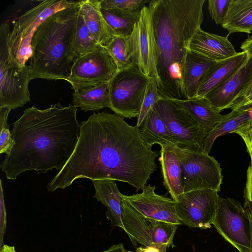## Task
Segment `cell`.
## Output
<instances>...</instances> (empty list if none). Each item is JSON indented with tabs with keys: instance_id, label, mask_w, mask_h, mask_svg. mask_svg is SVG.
Masks as SVG:
<instances>
[{
	"instance_id": "1",
	"label": "cell",
	"mask_w": 252,
	"mask_h": 252,
	"mask_svg": "<svg viewBox=\"0 0 252 252\" xmlns=\"http://www.w3.org/2000/svg\"><path fill=\"white\" fill-rule=\"evenodd\" d=\"M75 150L47 186L48 191L64 189L79 178L112 179L142 189L158 167L157 151L149 149L139 127L107 110L95 113L80 124Z\"/></svg>"
},
{
	"instance_id": "2",
	"label": "cell",
	"mask_w": 252,
	"mask_h": 252,
	"mask_svg": "<svg viewBox=\"0 0 252 252\" xmlns=\"http://www.w3.org/2000/svg\"><path fill=\"white\" fill-rule=\"evenodd\" d=\"M77 107L60 103L45 109L34 106L26 109L13 124L14 142L0 168L7 179L15 180L22 173L34 170L46 173L63 167L77 145L80 124Z\"/></svg>"
},
{
	"instance_id": "3",
	"label": "cell",
	"mask_w": 252,
	"mask_h": 252,
	"mask_svg": "<svg viewBox=\"0 0 252 252\" xmlns=\"http://www.w3.org/2000/svg\"><path fill=\"white\" fill-rule=\"evenodd\" d=\"M205 0H152L158 87L162 98H186L183 70L189 43L204 19Z\"/></svg>"
},
{
	"instance_id": "4",
	"label": "cell",
	"mask_w": 252,
	"mask_h": 252,
	"mask_svg": "<svg viewBox=\"0 0 252 252\" xmlns=\"http://www.w3.org/2000/svg\"><path fill=\"white\" fill-rule=\"evenodd\" d=\"M80 2L49 17L36 31L28 65L32 80H66L69 76L78 58L75 34Z\"/></svg>"
},
{
	"instance_id": "5",
	"label": "cell",
	"mask_w": 252,
	"mask_h": 252,
	"mask_svg": "<svg viewBox=\"0 0 252 252\" xmlns=\"http://www.w3.org/2000/svg\"><path fill=\"white\" fill-rule=\"evenodd\" d=\"M11 30L5 22L0 28V107L15 109L30 101L32 80L28 65H22L12 53Z\"/></svg>"
},
{
	"instance_id": "6",
	"label": "cell",
	"mask_w": 252,
	"mask_h": 252,
	"mask_svg": "<svg viewBox=\"0 0 252 252\" xmlns=\"http://www.w3.org/2000/svg\"><path fill=\"white\" fill-rule=\"evenodd\" d=\"M151 79L134 64L118 71L109 83L110 108L124 118L137 117Z\"/></svg>"
},
{
	"instance_id": "7",
	"label": "cell",
	"mask_w": 252,
	"mask_h": 252,
	"mask_svg": "<svg viewBox=\"0 0 252 252\" xmlns=\"http://www.w3.org/2000/svg\"><path fill=\"white\" fill-rule=\"evenodd\" d=\"M78 1L45 0L17 18L11 31L9 42L11 51L23 65L30 59L32 51L31 42L39 26L58 11L71 7Z\"/></svg>"
},
{
	"instance_id": "8",
	"label": "cell",
	"mask_w": 252,
	"mask_h": 252,
	"mask_svg": "<svg viewBox=\"0 0 252 252\" xmlns=\"http://www.w3.org/2000/svg\"><path fill=\"white\" fill-rule=\"evenodd\" d=\"M123 199V198H122ZM124 231L133 245L153 247L160 252L174 247L177 225L146 217L134 210L123 199L122 202Z\"/></svg>"
},
{
	"instance_id": "9",
	"label": "cell",
	"mask_w": 252,
	"mask_h": 252,
	"mask_svg": "<svg viewBox=\"0 0 252 252\" xmlns=\"http://www.w3.org/2000/svg\"><path fill=\"white\" fill-rule=\"evenodd\" d=\"M154 107L164 121L176 146L202 152L206 134L187 110L173 100L162 97Z\"/></svg>"
},
{
	"instance_id": "10",
	"label": "cell",
	"mask_w": 252,
	"mask_h": 252,
	"mask_svg": "<svg viewBox=\"0 0 252 252\" xmlns=\"http://www.w3.org/2000/svg\"><path fill=\"white\" fill-rule=\"evenodd\" d=\"M175 148L180 160L184 192L202 189L220 191L221 169L214 157L176 145Z\"/></svg>"
},
{
	"instance_id": "11",
	"label": "cell",
	"mask_w": 252,
	"mask_h": 252,
	"mask_svg": "<svg viewBox=\"0 0 252 252\" xmlns=\"http://www.w3.org/2000/svg\"><path fill=\"white\" fill-rule=\"evenodd\" d=\"M117 71L106 48L99 45L93 51L75 60L66 81L75 91L109 82Z\"/></svg>"
},
{
	"instance_id": "12",
	"label": "cell",
	"mask_w": 252,
	"mask_h": 252,
	"mask_svg": "<svg viewBox=\"0 0 252 252\" xmlns=\"http://www.w3.org/2000/svg\"><path fill=\"white\" fill-rule=\"evenodd\" d=\"M128 56L147 76L155 78L158 84L157 52L151 12L148 6L141 9L139 20L132 33L126 37Z\"/></svg>"
},
{
	"instance_id": "13",
	"label": "cell",
	"mask_w": 252,
	"mask_h": 252,
	"mask_svg": "<svg viewBox=\"0 0 252 252\" xmlns=\"http://www.w3.org/2000/svg\"><path fill=\"white\" fill-rule=\"evenodd\" d=\"M218 191L202 189L184 192L175 201L180 221L190 228L208 229L212 226L219 207Z\"/></svg>"
},
{
	"instance_id": "14",
	"label": "cell",
	"mask_w": 252,
	"mask_h": 252,
	"mask_svg": "<svg viewBox=\"0 0 252 252\" xmlns=\"http://www.w3.org/2000/svg\"><path fill=\"white\" fill-rule=\"evenodd\" d=\"M212 224L224 239L239 252L250 249V223L244 207L230 197L220 198Z\"/></svg>"
},
{
	"instance_id": "15",
	"label": "cell",
	"mask_w": 252,
	"mask_h": 252,
	"mask_svg": "<svg viewBox=\"0 0 252 252\" xmlns=\"http://www.w3.org/2000/svg\"><path fill=\"white\" fill-rule=\"evenodd\" d=\"M155 185H145L140 193L121 197L134 210L146 217L175 225L182 224L175 210V201L172 198L155 193Z\"/></svg>"
},
{
	"instance_id": "16",
	"label": "cell",
	"mask_w": 252,
	"mask_h": 252,
	"mask_svg": "<svg viewBox=\"0 0 252 252\" xmlns=\"http://www.w3.org/2000/svg\"><path fill=\"white\" fill-rule=\"evenodd\" d=\"M252 82V57L228 79L203 97L220 112L229 108L233 102Z\"/></svg>"
},
{
	"instance_id": "17",
	"label": "cell",
	"mask_w": 252,
	"mask_h": 252,
	"mask_svg": "<svg viewBox=\"0 0 252 252\" xmlns=\"http://www.w3.org/2000/svg\"><path fill=\"white\" fill-rule=\"evenodd\" d=\"M229 35L222 36L200 28L191 39L189 50L216 62L226 60L237 53L228 40Z\"/></svg>"
},
{
	"instance_id": "18",
	"label": "cell",
	"mask_w": 252,
	"mask_h": 252,
	"mask_svg": "<svg viewBox=\"0 0 252 252\" xmlns=\"http://www.w3.org/2000/svg\"><path fill=\"white\" fill-rule=\"evenodd\" d=\"M158 160L161 166L163 184L174 201L184 193L179 158L175 145L161 144Z\"/></svg>"
},
{
	"instance_id": "19",
	"label": "cell",
	"mask_w": 252,
	"mask_h": 252,
	"mask_svg": "<svg viewBox=\"0 0 252 252\" xmlns=\"http://www.w3.org/2000/svg\"><path fill=\"white\" fill-rule=\"evenodd\" d=\"M252 125V107L233 109L222 115L219 122L206 135L202 153L209 155L215 140L224 134L236 132Z\"/></svg>"
},
{
	"instance_id": "20",
	"label": "cell",
	"mask_w": 252,
	"mask_h": 252,
	"mask_svg": "<svg viewBox=\"0 0 252 252\" xmlns=\"http://www.w3.org/2000/svg\"><path fill=\"white\" fill-rule=\"evenodd\" d=\"M91 181L95 189L93 197L106 207V216L110 220L111 226L120 227L124 230L122 210L123 199L115 180L99 179Z\"/></svg>"
},
{
	"instance_id": "21",
	"label": "cell",
	"mask_w": 252,
	"mask_h": 252,
	"mask_svg": "<svg viewBox=\"0 0 252 252\" xmlns=\"http://www.w3.org/2000/svg\"><path fill=\"white\" fill-rule=\"evenodd\" d=\"M101 1L81 0L79 11L93 38L97 44L106 47L115 35L102 14Z\"/></svg>"
},
{
	"instance_id": "22",
	"label": "cell",
	"mask_w": 252,
	"mask_h": 252,
	"mask_svg": "<svg viewBox=\"0 0 252 252\" xmlns=\"http://www.w3.org/2000/svg\"><path fill=\"white\" fill-rule=\"evenodd\" d=\"M248 58L247 53L242 51L237 52L228 59L218 62L202 79L195 96L204 97L238 70Z\"/></svg>"
},
{
	"instance_id": "23",
	"label": "cell",
	"mask_w": 252,
	"mask_h": 252,
	"mask_svg": "<svg viewBox=\"0 0 252 252\" xmlns=\"http://www.w3.org/2000/svg\"><path fill=\"white\" fill-rule=\"evenodd\" d=\"M218 62L190 50L188 51L183 70V83L187 99L196 96L202 79Z\"/></svg>"
},
{
	"instance_id": "24",
	"label": "cell",
	"mask_w": 252,
	"mask_h": 252,
	"mask_svg": "<svg viewBox=\"0 0 252 252\" xmlns=\"http://www.w3.org/2000/svg\"><path fill=\"white\" fill-rule=\"evenodd\" d=\"M171 99L187 110L200 125L206 135L222 116L220 112L203 97Z\"/></svg>"
},
{
	"instance_id": "25",
	"label": "cell",
	"mask_w": 252,
	"mask_h": 252,
	"mask_svg": "<svg viewBox=\"0 0 252 252\" xmlns=\"http://www.w3.org/2000/svg\"><path fill=\"white\" fill-rule=\"evenodd\" d=\"M139 132L144 144L150 149L155 144L176 145L164 121L154 106L139 127Z\"/></svg>"
},
{
	"instance_id": "26",
	"label": "cell",
	"mask_w": 252,
	"mask_h": 252,
	"mask_svg": "<svg viewBox=\"0 0 252 252\" xmlns=\"http://www.w3.org/2000/svg\"><path fill=\"white\" fill-rule=\"evenodd\" d=\"M222 27L234 32L251 33L252 31V0H231Z\"/></svg>"
},
{
	"instance_id": "27",
	"label": "cell",
	"mask_w": 252,
	"mask_h": 252,
	"mask_svg": "<svg viewBox=\"0 0 252 252\" xmlns=\"http://www.w3.org/2000/svg\"><path fill=\"white\" fill-rule=\"evenodd\" d=\"M109 83L74 91L73 105L84 112L110 108Z\"/></svg>"
},
{
	"instance_id": "28",
	"label": "cell",
	"mask_w": 252,
	"mask_h": 252,
	"mask_svg": "<svg viewBox=\"0 0 252 252\" xmlns=\"http://www.w3.org/2000/svg\"><path fill=\"white\" fill-rule=\"evenodd\" d=\"M141 9L135 11L101 9L102 14L115 36L130 35L139 19Z\"/></svg>"
},
{
	"instance_id": "29",
	"label": "cell",
	"mask_w": 252,
	"mask_h": 252,
	"mask_svg": "<svg viewBox=\"0 0 252 252\" xmlns=\"http://www.w3.org/2000/svg\"><path fill=\"white\" fill-rule=\"evenodd\" d=\"M99 45L91 35L84 18L79 11L75 34V48L77 57L93 51Z\"/></svg>"
},
{
	"instance_id": "30",
	"label": "cell",
	"mask_w": 252,
	"mask_h": 252,
	"mask_svg": "<svg viewBox=\"0 0 252 252\" xmlns=\"http://www.w3.org/2000/svg\"><path fill=\"white\" fill-rule=\"evenodd\" d=\"M105 47L114 61L118 71L126 69L133 64L128 56L126 37L115 36Z\"/></svg>"
},
{
	"instance_id": "31",
	"label": "cell",
	"mask_w": 252,
	"mask_h": 252,
	"mask_svg": "<svg viewBox=\"0 0 252 252\" xmlns=\"http://www.w3.org/2000/svg\"><path fill=\"white\" fill-rule=\"evenodd\" d=\"M158 91L157 80L152 77L145 92L136 126L139 127L156 102L161 98Z\"/></svg>"
},
{
	"instance_id": "32",
	"label": "cell",
	"mask_w": 252,
	"mask_h": 252,
	"mask_svg": "<svg viewBox=\"0 0 252 252\" xmlns=\"http://www.w3.org/2000/svg\"><path fill=\"white\" fill-rule=\"evenodd\" d=\"M11 109L7 107H0V153L10 154L14 145L9 126L7 123L8 114Z\"/></svg>"
},
{
	"instance_id": "33",
	"label": "cell",
	"mask_w": 252,
	"mask_h": 252,
	"mask_svg": "<svg viewBox=\"0 0 252 252\" xmlns=\"http://www.w3.org/2000/svg\"><path fill=\"white\" fill-rule=\"evenodd\" d=\"M148 2V0H101L100 5L101 9L135 11Z\"/></svg>"
},
{
	"instance_id": "34",
	"label": "cell",
	"mask_w": 252,
	"mask_h": 252,
	"mask_svg": "<svg viewBox=\"0 0 252 252\" xmlns=\"http://www.w3.org/2000/svg\"><path fill=\"white\" fill-rule=\"evenodd\" d=\"M231 0H209L208 9L217 24L222 25L225 22Z\"/></svg>"
},
{
	"instance_id": "35",
	"label": "cell",
	"mask_w": 252,
	"mask_h": 252,
	"mask_svg": "<svg viewBox=\"0 0 252 252\" xmlns=\"http://www.w3.org/2000/svg\"><path fill=\"white\" fill-rule=\"evenodd\" d=\"M252 101V82L242 92L230 107L231 110L248 107Z\"/></svg>"
},
{
	"instance_id": "36",
	"label": "cell",
	"mask_w": 252,
	"mask_h": 252,
	"mask_svg": "<svg viewBox=\"0 0 252 252\" xmlns=\"http://www.w3.org/2000/svg\"><path fill=\"white\" fill-rule=\"evenodd\" d=\"M6 218L2 182L0 180V248L4 245L3 238L6 228Z\"/></svg>"
},
{
	"instance_id": "37",
	"label": "cell",
	"mask_w": 252,
	"mask_h": 252,
	"mask_svg": "<svg viewBox=\"0 0 252 252\" xmlns=\"http://www.w3.org/2000/svg\"><path fill=\"white\" fill-rule=\"evenodd\" d=\"M236 133L240 135L245 142L252 162V125L237 131Z\"/></svg>"
},
{
	"instance_id": "38",
	"label": "cell",
	"mask_w": 252,
	"mask_h": 252,
	"mask_svg": "<svg viewBox=\"0 0 252 252\" xmlns=\"http://www.w3.org/2000/svg\"><path fill=\"white\" fill-rule=\"evenodd\" d=\"M245 200L252 202V162L247 171V180L244 190Z\"/></svg>"
},
{
	"instance_id": "39",
	"label": "cell",
	"mask_w": 252,
	"mask_h": 252,
	"mask_svg": "<svg viewBox=\"0 0 252 252\" xmlns=\"http://www.w3.org/2000/svg\"><path fill=\"white\" fill-rule=\"evenodd\" d=\"M250 223V249L249 252H252V202L245 200L244 206Z\"/></svg>"
},
{
	"instance_id": "40",
	"label": "cell",
	"mask_w": 252,
	"mask_h": 252,
	"mask_svg": "<svg viewBox=\"0 0 252 252\" xmlns=\"http://www.w3.org/2000/svg\"><path fill=\"white\" fill-rule=\"evenodd\" d=\"M241 49L252 57V36H249L241 44Z\"/></svg>"
},
{
	"instance_id": "41",
	"label": "cell",
	"mask_w": 252,
	"mask_h": 252,
	"mask_svg": "<svg viewBox=\"0 0 252 252\" xmlns=\"http://www.w3.org/2000/svg\"><path fill=\"white\" fill-rule=\"evenodd\" d=\"M126 250L122 243L117 245H113L108 250L101 252H125Z\"/></svg>"
},
{
	"instance_id": "42",
	"label": "cell",
	"mask_w": 252,
	"mask_h": 252,
	"mask_svg": "<svg viewBox=\"0 0 252 252\" xmlns=\"http://www.w3.org/2000/svg\"><path fill=\"white\" fill-rule=\"evenodd\" d=\"M125 252H160L158 249L153 247L140 246L136 249L135 252L125 251Z\"/></svg>"
},
{
	"instance_id": "43",
	"label": "cell",
	"mask_w": 252,
	"mask_h": 252,
	"mask_svg": "<svg viewBox=\"0 0 252 252\" xmlns=\"http://www.w3.org/2000/svg\"><path fill=\"white\" fill-rule=\"evenodd\" d=\"M0 252H16L14 246H10L4 244L0 248Z\"/></svg>"
},
{
	"instance_id": "44",
	"label": "cell",
	"mask_w": 252,
	"mask_h": 252,
	"mask_svg": "<svg viewBox=\"0 0 252 252\" xmlns=\"http://www.w3.org/2000/svg\"><path fill=\"white\" fill-rule=\"evenodd\" d=\"M248 107H252V101L251 102L250 104Z\"/></svg>"
}]
</instances>
